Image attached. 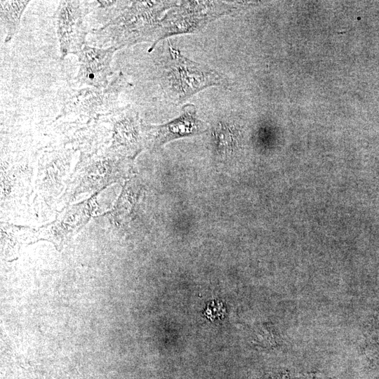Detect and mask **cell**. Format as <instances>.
I'll return each instance as SVG.
<instances>
[{"label":"cell","mask_w":379,"mask_h":379,"mask_svg":"<svg viewBox=\"0 0 379 379\" xmlns=\"http://www.w3.org/2000/svg\"><path fill=\"white\" fill-rule=\"evenodd\" d=\"M120 14L92 33L109 41L110 46L118 49L140 41H149L154 36L157 44L158 16L164 8L163 2L150 1H130Z\"/></svg>","instance_id":"cell-1"},{"label":"cell","mask_w":379,"mask_h":379,"mask_svg":"<svg viewBox=\"0 0 379 379\" xmlns=\"http://www.w3.org/2000/svg\"><path fill=\"white\" fill-rule=\"evenodd\" d=\"M169 55L166 76L171 96L178 102L223 80L218 72L190 60L173 46L169 48Z\"/></svg>","instance_id":"cell-2"},{"label":"cell","mask_w":379,"mask_h":379,"mask_svg":"<svg viewBox=\"0 0 379 379\" xmlns=\"http://www.w3.org/2000/svg\"><path fill=\"white\" fill-rule=\"evenodd\" d=\"M93 4L83 1L59 2L53 19L62 60L69 54L77 55L86 44L88 30L85 19Z\"/></svg>","instance_id":"cell-3"},{"label":"cell","mask_w":379,"mask_h":379,"mask_svg":"<svg viewBox=\"0 0 379 379\" xmlns=\"http://www.w3.org/2000/svg\"><path fill=\"white\" fill-rule=\"evenodd\" d=\"M95 197L66 208L52 223L34 231L36 239H47L59 246L69 240L93 215L95 210Z\"/></svg>","instance_id":"cell-4"},{"label":"cell","mask_w":379,"mask_h":379,"mask_svg":"<svg viewBox=\"0 0 379 379\" xmlns=\"http://www.w3.org/2000/svg\"><path fill=\"white\" fill-rule=\"evenodd\" d=\"M205 128V124L197 117L195 107L186 105L182 114L171 121L161 125H144V142L147 147L156 149L175 139L201 133Z\"/></svg>","instance_id":"cell-5"},{"label":"cell","mask_w":379,"mask_h":379,"mask_svg":"<svg viewBox=\"0 0 379 379\" xmlns=\"http://www.w3.org/2000/svg\"><path fill=\"white\" fill-rule=\"evenodd\" d=\"M117 50L114 46L98 48L86 44L77 55L79 63L77 82L98 88H105L112 74V57Z\"/></svg>","instance_id":"cell-6"},{"label":"cell","mask_w":379,"mask_h":379,"mask_svg":"<svg viewBox=\"0 0 379 379\" xmlns=\"http://www.w3.org/2000/svg\"><path fill=\"white\" fill-rule=\"evenodd\" d=\"M143 126L133 109L129 107L120 109L114 116L112 144L109 151L117 156L138 152L142 139L144 141Z\"/></svg>","instance_id":"cell-7"},{"label":"cell","mask_w":379,"mask_h":379,"mask_svg":"<svg viewBox=\"0 0 379 379\" xmlns=\"http://www.w3.org/2000/svg\"><path fill=\"white\" fill-rule=\"evenodd\" d=\"M110 151L105 155L93 158L83 169L75 194L97 191L117 180L120 159Z\"/></svg>","instance_id":"cell-8"},{"label":"cell","mask_w":379,"mask_h":379,"mask_svg":"<svg viewBox=\"0 0 379 379\" xmlns=\"http://www.w3.org/2000/svg\"><path fill=\"white\" fill-rule=\"evenodd\" d=\"M30 1H0L1 24L6 29L5 42L18 33L22 15Z\"/></svg>","instance_id":"cell-9"},{"label":"cell","mask_w":379,"mask_h":379,"mask_svg":"<svg viewBox=\"0 0 379 379\" xmlns=\"http://www.w3.org/2000/svg\"><path fill=\"white\" fill-rule=\"evenodd\" d=\"M237 132L229 123H219L214 130L215 147L222 154H229L237 142Z\"/></svg>","instance_id":"cell-10"}]
</instances>
